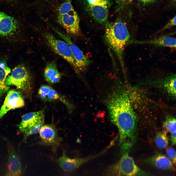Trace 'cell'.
Instances as JSON below:
<instances>
[{"label":"cell","instance_id":"18","mask_svg":"<svg viewBox=\"0 0 176 176\" xmlns=\"http://www.w3.org/2000/svg\"><path fill=\"white\" fill-rule=\"evenodd\" d=\"M43 74L45 80L49 83L53 84L59 82L63 75L58 71L55 62L54 61L47 63Z\"/></svg>","mask_w":176,"mask_h":176},{"label":"cell","instance_id":"14","mask_svg":"<svg viewBox=\"0 0 176 176\" xmlns=\"http://www.w3.org/2000/svg\"><path fill=\"white\" fill-rule=\"evenodd\" d=\"M8 157L6 176H21L22 166L20 158L13 147L7 143Z\"/></svg>","mask_w":176,"mask_h":176},{"label":"cell","instance_id":"3","mask_svg":"<svg viewBox=\"0 0 176 176\" xmlns=\"http://www.w3.org/2000/svg\"><path fill=\"white\" fill-rule=\"evenodd\" d=\"M72 0H65L57 9V21L68 34L77 36L80 34V20L72 4Z\"/></svg>","mask_w":176,"mask_h":176},{"label":"cell","instance_id":"19","mask_svg":"<svg viewBox=\"0 0 176 176\" xmlns=\"http://www.w3.org/2000/svg\"><path fill=\"white\" fill-rule=\"evenodd\" d=\"M11 72L10 68L4 61L0 60V97L8 91L9 87L6 85V77Z\"/></svg>","mask_w":176,"mask_h":176},{"label":"cell","instance_id":"6","mask_svg":"<svg viewBox=\"0 0 176 176\" xmlns=\"http://www.w3.org/2000/svg\"><path fill=\"white\" fill-rule=\"evenodd\" d=\"M43 35L47 46L55 53L59 55L77 70L70 48L65 42L58 39L50 33L44 32Z\"/></svg>","mask_w":176,"mask_h":176},{"label":"cell","instance_id":"23","mask_svg":"<svg viewBox=\"0 0 176 176\" xmlns=\"http://www.w3.org/2000/svg\"><path fill=\"white\" fill-rule=\"evenodd\" d=\"M44 121H42L38 123L29 130L24 133L23 140H26L30 135L39 132L41 128L44 125Z\"/></svg>","mask_w":176,"mask_h":176},{"label":"cell","instance_id":"13","mask_svg":"<svg viewBox=\"0 0 176 176\" xmlns=\"http://www.w3.org/2000/svg\"><path fill=\"white\" fill-rule=\"evenodd\" d=\"M46 108L45 106L38 111L30 112L23 115L21 122L18 125L19 132L24 133L38 123L44 121Z\"/></svg>","mask_w":176,"mask_h":176},{"label":"cell","instance_id":"9","mask_svg":"<svg viewBox=\"0 0 176 176\" xmlns=\"http://www.w3.org/2000/svg\"><path fill=\"white\" fill-rule=\"evenodd\" d=\"M48 25L68 44L73 55L77 71H84L91 62L89 58L72 42L68 35L58 30L50 24Z\"/></svg>","mask_w":176,"mask_h":176},{"label":"cell","instance_id":"1","mask_svg":"<svg viewBox=\"0 0 176 176\" xmlns=\"http://www.w3.org/2000/svg\"><path fill=\"white\" fill-rule=\"evenodd\" d=\"M111 122L118 128L122 151H129L137 138V118L127 92L119 80H115L106 100Z\"/></svg>","mask_w":176,"mask_h":176},{"label":"cell","instance_id":"20","mask_svg":"<svg viewBox=\"0 0 176 176\" xmlns=\"http://www.w3.org/2000/svg\"><path fill=\"white\" fill-rule=\"evenodd\" d=\"M176 121L175 118L171 115H167L163 123L164 128L170 134L172 145H175L176 143Z\"/></svg>","mask_w":176,"mask_h":176},{"label":"cell","instance_id":"2","mask_svg":"<svg viewBox=\"0 0 176 176\" xmlns=\"http://www.w3.org/2000/svg\"><path fill=\"white\" fill-rule=\"evenodd\" d=\"M106 42L116 55L124 70V50L126 46L132 43L131 35L126 23L120 18L105 25Z\"/></svg>","mask_w":176,"mask_h":176},{"label":"cell","instance_id":"8","mask_svg":"<svg viewBox=\"0 0 176 176\" xmlns=\"http://www.w3.org/2000/svg\"><path fill=\"white\" fill-rule=\"evenodd\" d=\"M52 120L51 124L44 125L42 127L39 132L41 140L34 144L51 146L53 152H55L63 139L58 136L53 119Z\"/></svg>","mask_w":176,"mask_h":176},{"label":"cell","instance_id":"25","mask_svg":"<svg viewBox=\"0 0 176 176\" xmlns=\"http://www.w3.org/2000/svg\"><path fill=\"white\" fill-rule=\"evenodd\" d=\"M166 153L168 157L176 165V154L175 150L172 147H169L167 149Z\"/></svg>","mask_w":176,"mask_h":176},{"label":"cell","instance_id":"11","mask_svg":"<svg viewBox=\"0 0 176 176\" xmlns=\"http://www.w3.org/2000/svg\"><path fill=\"white\" fill-rule=\"evenodd\" d=\"M38 95L41 100L44 102L59 101L61 102L66 107L69 114L72 113L75 109L73 104L49 86L42 85L38 90Z\"/></svg>","mask_w":176,"mask_h":176},{"label":"cell","instance_id":"10","mask_svg":"<svg viewBox=\"0 0 176 176\" xmlns=\"http://www.w3.org/2000/svg\"><path fill=\"white\" fill-rule=\"evenodd\" d=\"M106 152L105 150L104 149L95 154L82 158H71L67 156L65 151L63 150L62 155L54 160L63 170L70 172L74 170L83 164L102 155Z\"/></svg>","mask_w":176,"mask_h":176},{"label":"cell","instance_id":"22","mask_svg":"<svg viewBox=\"0 0 176 176\" xmlns=\"http://www.w3.org/2000/svg\"><path fill=\"white\" fill-rule=\"evenodd\" d=\"M154 141L158 148L161 149L166 148L169 144V138L165 131H160L158 132L155 136Z\"/></svg>","mask_w":176,"mask_h":176},{"label":"cell","instance_id":"7","mask_svg":"<svg viewBox=\"0 0 176 176\" xmlns=\"http://www.w3.org/2000/svg\"><path fill=\"white\" fill-rule=\"evenodd\" d=\"M87 10L93 19L100 24L108 22L110 0H84Z\"/></svg>","mask_w":176,"mask_h":176},{"label":"cell","instance_id":"16","mask_svg":"<svg viewBox=\"0 0 176 176\" xmlns=\"http://www.w3.org/2000/svg\"><path fill=\"white\" fill-rule=\"evenodd\" d=\"M170 34L162 35L150 40L132 41L131 43L149 44L158 47H169L176 49V38L170 36Z\"/></svg>","mask_w":176,"mask_h":176},{"label":"cell","instance_id":"15","mask_svg":"<svg viewBox=\"0 0 176 176\" xmlns=\"http://www.w3.org/2000/svg\"><path fill=\"white\" fill-rule=\"evenodd\" d=\"M144 162L158 169L164 170H175V165L167 156L158 152L144 160Z\"/></svg>","mask_w":176,"mask_h":176},{"label":"cell","instance_id":"4","mask_svg":"<svg viewBox=\"0 0 176 176\" xmlns=\"http://www.w3.org/2000/svg\"><path fill=\"white\" fill-rule=\"evenodd\" d=\"M106 176H159L145 172L135 164L128 152H123L117 162L108 168Z\"/></svg>","mask_w":176,"mask_h":176},{"label":"cell","instance_id":"5","mask_svg":"<svg viewBox=\"0 0 176 176\" xmlns=\"http://www.w3.org/2000/svg\"><path fill=\"white\" fill-rule=\"evenodd\" d=\"M6 86L14 85L27 94L32 92L33 81L32 76L28 69L24 65L18 66L12 70L6 78Z\"/></svg>","mask_w":176,"mask_h":176},{"label":"cell","instance_id":"24","mask_svg":"<svg viewBox=\"0 0 176 176\" xmlns=\"http://www.w3.org/2000/svg\"><path fill=\"white\" fill-rule=\"evenodd\" d=\"M176 15H175L162 28L158 30L155 33L157 34L162 32L165 30L175 26L176 25Z\"/></svg>","mask_w":176,"mask_h":176},{"label":"cell","instance_id":"12","mask_svg":"<svg viewBox=\"0 0 176 176\" xmlns=\"http://www.w3.org/2000/svg\"><path fill=\"white\" fill-rule=\"evenodd\" d=\"M24 100L19 91L11 90L8 92L0 109V120L9 110L23 107Z\"/></svg>","mask_w":176,"mask_h":176},{"label":"cell","instance_id":"27","mask_svg":"<svg viewBox=\"0 0 176 176\" xmlns=\"http://www.w3.org/2000/svg\"><path fill=\"white\" fill-rule=\"evenodd\" d=\"M142 3L144 4H148L152 3L156 0H139Z\"/></svg>","mask_w":176,"mask_h":176},{"label":"cell","instance_id":"17","mask_svg":"<svg viewBox=\"0 0 176 176\" xmlns=\"http://www.w3.org/2000/svg\"><path fill=\"white\" fill-rule=\"evenodd\" d=\"M18 25L14 18L0 11V36H8L13 33Z\"/></svg>","mask_w":176,"mask_h":176},{"label":"cell","instance_id":"21","mask_svg":"<svg viewBox=\"0 0 176 176\" xmlns=\"http://www.w3.org/2000/svg\"><path fill=\"white\" fill-rule=\"evenodd\" d=\"M176 75H170L161 80V85L174 99L176 98Z\"/></svg>","mask_w":176,"mask_h":176},{"label":"cell","instance_id":"26","mask_svg":"<svg viewBox=\"0 0 176 176\" xmlns=\"http://www.w3.org/2000/svg\"><path fill=\"white\" fill-rule=\"evenodd\" d=\"M117 4L118 9H121L131 3L132 0H115Z\"/></svg>","mask_w":176,"mask_h":176}]
</instances>
